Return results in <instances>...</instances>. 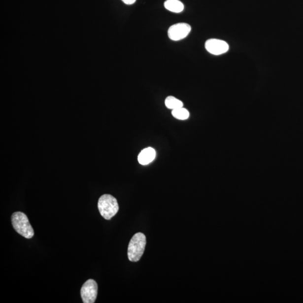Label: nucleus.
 I'll list each match as a JSON object with an SVG mask.
<instances>
[{
	"label": "nucleus",
	"mask_w": 303,
	"mask_h": 303,
	"mask_svg": "<svg viewBox=\"0 0 303 303\" xmlns=\"http://www.w3.org/2000/svg\"><path fill=\"white\" fill-rule=\"evenodd\" d=\"M146 237L141 233H136L129 242L128 249V257L131 262H138L144 252L146 245Z\"/></svg>",
	"instance_id": "obj_1"
},
{
	"label": "nucleus",
	"mask_w": 303,
	"mask_h": 303,
	"mask_svg": "<svg viewBox=\"0 0 303 303\" xmlns=\"http://www.w3.org/2000/svg\"><path fill=\"white\" fill-rule=\"evenodd\" d=\"M11 222L13 228L20 236L31 239L34 236V230L30 223L28 218L22 212H16L11 216Z\"/></svg>",
	"instance_id": "obj_2"
},
{
	"label": "nucleus",
	"mask_w": 303,
	"mask_h": 303,
	"mask_svg": "<svg viewBox=\"0 0 303 303\" xmlns=\"http://www.w3.org/2000/svg\"><path fill=\"white\" fill-rule=\"evenodd\" d=\"M98 208L101 215L104 219L110 220L118 212L119 207L118 201L110 195H104L100 198Z\"/></svg>",
	"instance_id": "obj_3"
},
{
	"label": "nucleus",
	"mask_w": 303,
	"mask_h": 303,
	"mask_svg": "<svg viewBox=\"0 0 303 303\" xmlns=\"http://www.w3.org/2000/svg\"><path fill=\"white\" fill-rule=\"evenodd\" d=\"M98 285L92 279L84 283L80 290L81 297L84 303H94L98 297Z\"/></svg>",
	"instance_id": "obj_4"
},
{
	"label": "nucleus",
	"mask_w": 303,
	"mask_h": 303,
	"mask_svg": "<svg viewBox=\"0 0 303 303\" xmlns=\"http://www.w3.org/2000/svg\"><path fill=\"white\" fill-rule=\"evenodd\" d=\"M191 30V26L187 23H180L173 24L168 28V37L173 41H179L187 37Z\"/></svg>",
	"instance_id": "obj_5"
},
{
	"label": "nucleus",
	"mask_w": 303,
	"mask_h": 303,
	"mask_svg": "<svg viewBox=\"0 0 303 303\" xmlns=\"http://www.w3.org/2000/svg\"><path fill=\"white\" fill-rule=\"evenodd\" d=\"M205 48L209 53L213 55L225 54L229 50L227 42L221 39H209L205 43Z\"/></svg>",
	"instance_id": "obj_6"
},
{
	"label": "nucleus",
	"mask_w": 303,
	"mask_h": 303,
	"mask_svg": "<svg viewBox=\"0 0 303 303\" xmlns=\"http://www.w3.org/2000/svg\"><path fill=\"white\" fill-rule=\"evenodd\" d=\"M156 153L154 149L151 147L145 148L139 153L138 157L139 163L146 165L152 163L155 160Z\"/></svg>",
	"instance_id": "obj_7"
},
{
	"label": "nucleus",
	"mask_w": 303,
	"mask_h": 303,
	"mask_svg": "<svg viewBox=\"0 0 303 303\" xmlns=\"http://www.w3.org/2000/svg\"><path fill=\"white\" fill-rule=\"evenodd\" d=\"M164 6L168 10L175 13H180L184 9V4L179 0H167Z\"/></svg>",
	"instance_id": "obj_8"
},
{
	"label": "nucleus",
	"mask_w": 303,
	"mask_h": 303,
	"mask_svg": "<svg viewBox=\"0 0 303 303\" xmlns=\"http://www.w3.org/2000/svg\"><path fill=\"white\" fill-rule=\"evenodd\" d=\"M165 105L167 108L175 110V109L183 107L184 104L182 101L176 99L175 97L168 96L165 100Z\"/></svg>",
	"instance_id": "obj_9"
},
{
	"label": "nucleus",
	"mask_w": 303,
	"mask_h": 303,
	"mask_svg": "<svg viewBox=\"0 0 303 303\" xmlns=\"http://www.w3.org/2000/svg\"><path fill=\"white\" fill-rule=\"evenodd\" d=\"M172 115L177 119L184 120L188 119L189 112L187 109L183 107L173 110Z\"/></svg>",
	"instance_id": "obj_10"
},
{
	"label": "nucleus",
	"mask_w": 303,
	"mask_h": 303,
	"mask_svg": "<svg viewBox=\"0 0 303 303\" xmlns=\"http://www.w3.org/2000/svg\"><path fill=\"white\" fill-rule=\"evenodd\" d=\"M122 1L127 5H132L135 2L136 0H122Z\"/></svg>",
	"instance_id": "obj_11"
}]
</instances>
